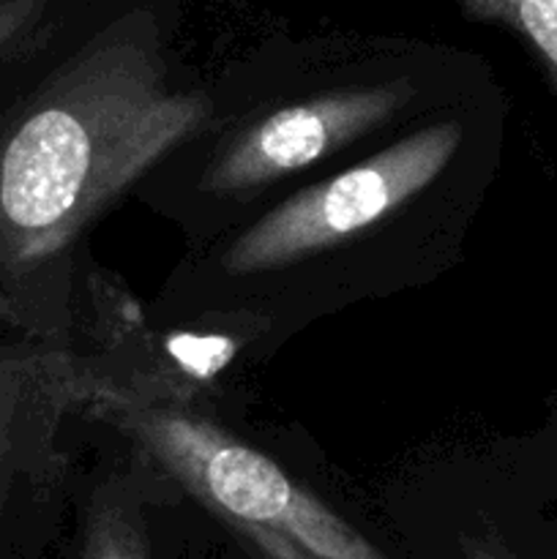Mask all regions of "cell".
<instances>
[{"instance_id":"obj_1","label":"cell","mask_w":557,"mask_h":559,"mask_svg":"<svg viewBox=\"0 0 557 559\" xmlns=\"http://www.w3.org/2000/svg\"><path fill=\"white\" fill-rule=\"evenodd\" d=\"M156 16L129 9L60 69L0 147V251L38 262L71 243L208 120L169 85Z\"/></svg>"},{"instance_id":"obj_2","label":"cell","mask_w":557,"mask_h":559,"mask_svg":"<svg viewBox=\"0 0 557 559\" xmlns=\"http://www.w3.org/2000/svg\"><path fill=\"white\" fill-rule=\"evenodd\" d=\"M104 415L164 473L233 527L287 535L322 559H388L276 462L175 404L104 399Z\"/></svg>"},{"instance_id":"obj_3","label":"cell","mask_w":557,"mask_h":559,"mask_svg":"<svg viewBox=\"0 0 557 559\" xmlns=\"http://www.w3.org/2000/svg\"><path fill=\"white\" fill-rule=\"evenodd\" d=\"M459 142L462 126L440 120L347 173L298 191L229 243L224 267L235 276L268 273L342 246L418 197L448 167Z\"/></svg>"},{"instance_id":"obj_4","label":"cell","mask_w":557,"mask_h":559,"mask_svg":"<svg viewBox=\"0 0 557 559\" xmlns=\"http://www.w3.org/2000/svg\"><path fill=\"white\" fill-rule=\"evenodd\" d=\"M413 98L407 82L325 91L278 107L246 126L218 151L205 173L216 194L265 189L396 118Z\"/></svg>"},{"instance_id":"obj_5","label":"cell","mask_w":557,"mask_h":559,"mask_svg":"<svg viewBox=\"0 0 557 559\" xmlns=\"http://www.w3.org/2000/svg\"><path fill=\"white\" fill-rule=\"evenodd\" d=\"M470 20L502 25L522 38L557 91V0H457Z\"/></svg>"},{"instance_id":"obj_6","label":"cell","mask_w":557,"mask_h":559,"mask_svg":"<svg viewBox=\"0 0 557 559\" xmlns=\"http://www.w3.org/2000/svg\"><path fill=\"white\" fill-rule=\"evenodd\" d=\"M82 559H153L137 513L112 495L96 497L87 516Z\"/></svg>"},{"instance_id":"obj_7","label":"cell","mask_w":557,"mask_h":559,"mask_svg":"<svg viewBox=\"0 0 557 559\" xmlns=\"http://www.w3.org/2000/svg\"><path fill=\"white\" fill-rule=\"evenodd\" d=\"M240 538L251 546V549L260 555V559H322L311 551H306L304 546H298L295 540H289L287 535L273 533V530L262 527H235Z\"/></svg>"},{"instance_id":"obj_8","label":"cell","mask_w":557,"mask_h":559,"mask_svg":"<svg viewBox=\"0 0 557 559\" xmlns=\"http://www.w3.org/2000/svg\"><path fill=\"white\" fill-rule=\"evenodd\" d=\"M462 555L464 559H511L500 546L491 544V540L467 538V535L462 538Z\"/></svg>"}]
</instances>
